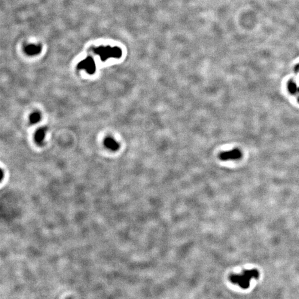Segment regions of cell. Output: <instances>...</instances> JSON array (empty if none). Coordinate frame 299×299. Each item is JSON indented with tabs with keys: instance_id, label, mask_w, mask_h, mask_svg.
Returning a JSON list of instances; mask_svg holds the SVG:
<instances>
[{
	"instance_id": "1",
	"label": "cell",
	"mask_w": 299,
	"mask_h": 299,
	"mask_svg": "<svg viewBox=\"0 0 299 299\" xmlns=\"http://www.w3.org/2000/svg\"><path fill=\"white\" fill-rule=\"evenodd\" d=\"M259 272L256 269L246 270L241 274H232L229 277L230 281L234 284H238L241 288L246 289L249 287L252 279H258Z\"/></svg>"
},
{
	"instance_id": "2",
	"label": "cell",
	"mask_w": 299,
	"mask_h": 299,
	"mask_svg": "<svg viewBox=\"0 0 299 299\" xmlns=\"http://www.w3.org/2000/svg\"><path fill=\"white\" fill-rule=\"evenodd\" d=\"M242 152L239 149H234L231 151L222 152L219 155V158L222 161L238 160L242 157Z\"/></svg>"
},
{
	"instance_id": "3",
	"label": "cell",
	"mask_w": 299,
	"mask_h": 299,
	"mask_svg": "<svg viewBox=\"0 0 299 299\" xmlns=\"http://www.w3.org/2000/svg\"><path fill=\"white\" fill-rule=\"evenodd\" d=\"M104 145L112 151H116L119 148V144L111 137H107L104 140Z\"/></svg>"
},
{
	"instance_id": "4",
	"label": "cell",
	"mask_w": 299,
	"mask_h": 299,
	"mask_svg": "<svg viewBox=\"0 0 299 299\" xmlns=\"http://www.w3.org/2000/svg\"><path fill=\"white\" fill-rule=\"evenodd\" d=\"M46 131H47V129L44 127L39 129L38 130L36 131L35 139L37 143L41 144L42 142L45 137Z\"/></svg>"
},
{
	"instance_id": "5",
	"label": "cell",
	"mask_w": 299,
	"mask_h": 299,
	"mask_svg": "<svg viewBox=\"0 0 299 299\" xmlns=\"http://www.w3.org/2000/svg\"><path fill=\"white\" fill-rule=\"evenodd\" d=\"M81 67L84 68L85 69H86L88 73L90 74H93L95 72V68L94 64L90 60L87 61V62H85L84 63L81 65Z\"/></svg>"
},
{
	"instance_id": "6",
	"label": "cell",
	"mask_w": 299,
	"mask_h": 299,
	"mask_svg": "<svg viewBox=\"0 0 299 299\" xmlns=\"http://www.w3.org/2000/svg\"><path fill=\"white\" fill-rule=\"evenodd\" d=\"M41 116L38 112H34L29 116L30 123L32 124H35L38 123L41 120Z\"/></svg>"
},
{
	"instance_id": "7",
	"label": "cell",
	"mask_w": 299,
	"mask_h": 299,
	"mask_svg": "<svg viewBox=\"0 0 299 299\" xmlns=\"http://www.w3.org/2000/svg\"><path fill=\"white\" fill-rule=\"evenodd\" d=\"M298 92H299V88H298Z\"/></svg>"
}]
</instances>
